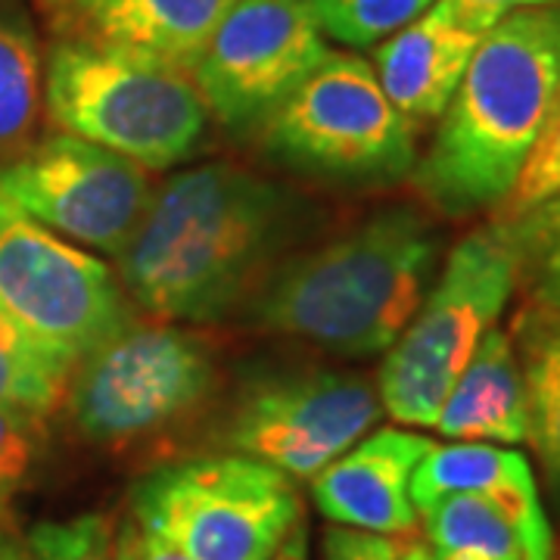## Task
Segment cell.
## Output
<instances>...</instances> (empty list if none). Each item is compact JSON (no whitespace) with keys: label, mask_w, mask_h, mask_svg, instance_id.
Segmentation results:
<instances>
[{"label":"cell","mask_w":560,"mask_h":560,"mask_svg":"<svg viewBox=\"0 0 560 560\" xmlns=\"http://www.w3.org/2000/svg\"><path fill=\"white\" fill-rule=\"evenodd\" d=\"M318 209L302 194L228 162L178 172L153 190L119 280L156 320L241 315L280 261L312 241Z\"/></svg>","instance_id":"1"},{"label":"cell","mask_w":560,"mask_h":560,"mask_svg":"<svg viewBox=\"0 0 560 560\" xmlns=\"http://www.w3.org/2000/svg\"><path fill=\"white\" fill-rule=\"evenodd\" d=\"M440 261L436 221L418 206L393 202L280 261L241 315L334 355H381L415 318Z\"/></svg>","instance_id":"2"},{"label":"cell","mask_w":560,"mask_h":560,"mask_svg":"<svg viewBox=\"0 0 560 560\" xmlns=\"http://www.w3.org/2000/svg\"><path fill=\"white\" fill-rule=\"evenodd\" d=\"M560 88V3L499 20L436 121L411 180L445 219L499 209Z\"/></svg>","instance_id":"3"},{"label":"cell","mask_w":560,"mask_h":560,"mask_svg":"<svg viewBox=\"0 0 560 560\" xmlns=\"http://www.w3.org/2000/svg\"><path fill=\"white\" fill-rule=\"evenodd\" d=\"M224 386L221 349L197 327L135 318L72 368L62 405L79 436L135 452L190 430Z\"/></svg>","instance_id":"4"},{"label":"cell","mask_w":560,"mask_h":560,"mask_svg":"<svg viewBox=\"0 0 560 560\" xmlns=\"http://www.w3.org/2000/svg\"><path fill=\"white\" fill-rule=\"evenodd\" d=\"M44 113L66 135L172 168L200 150L209 125L190 72L138 54L57 40L44 69Z\"/></svg>","instance_id":"5"},{"label":"cell","mask_w":560,"mask_h":560,"mask_svg":"<svg viewBox=\"0 0 560 560\" xmlns=\"http://www.w3.org/2000/svg\"><path fill=\"white\" fill-rule=\"evenodd\" d=\"M517 290V259L504 221L460 237L415 318L386 349L377 393L401 427H433L477 342L499 324Z\"/></svg>","instance_id":"6"},{"label":"cell","mask_w":560,"mask_h":560,"mask_svg":"<svg viewBox=\"0 0 560 560\" xmlns=\"http://www.w3.org/2000/svg\"><path fill=\"white\" fill-rule=\"evenodd\" d=\"M259 138L278 165L327 184H396L418 162L415 128L383 94L374 66L355 54H327Z\"/></svg>","instance_id":"7"},{"label":"cell","mask_w":560,"mask_h":560,"mask_svg":"<svg viewBox=\"0 0 560 560\" xmlns=\"http://www.w3.org/2000/svg\"><path fill=\"white\" fill-rule=\"evenodd\" d=\"M131 517L190 560H271L302 523V499L271 464L237 452L200 455L140 477Z\"/></svg>","instance_id":"8"},{"label":"cell","mask_w":560,"mask_h":560,"mask_svg":"<svg viewBox=\"0 0 560 560\" xmlns=\"http://www.w3.org/2000/svg\"><path fill=\"white\" fill-rule=\"evenodd\" d=\"M0 308L72 368L138 318L109 265L7 200H0Z\"/></svg>","instance_id":"9"},{"label":"cell","mask_w":560,"mask_h":560,"mask_svg":"<svg viewBox=\"0 0 560 560\" xmlns=\"http://www.w3.org/2000/svg\"><path fill=\"white\" fill-rule=\"evenodd\" d=\"M383 405L371 377L337 368H296L243 383L221 442L237 455L312 480L374 430Z\"/></svg>","instance_id":"10"},{"label":"cell","mask_w":560,"mask_h":560,"mask_svg":"<svg viewBox=\"0 0 560 560\" xmlns=\"http://www.w3.org/2000/svg\"><path fill=\"white\" fill-rule=\"evenodd\" d=\"M153 190L150 168L66 131L0 165V200L106 256H119L135 237Z\"/></svg>","instance_id":"11"},{"label":"cell","mask_w":560,"mask_h":560,"mask_svg":"<svg viewBox=\"0 0 560 560\" xmlns=\"http://www.w3.org/2000/svg\"><path fill=\"white\" fill-rule=\"evenodd\" d=\"M308 0H234L190 69L209 116L259 131L327 57Z\"/></svg>","instance_id":"12"},{"label":"cell","mask_w":560,"mask_h":560,"mask_svg":"<svg viewBox=\"0 0 560 560\" xmlns=\"http://www.w3.org/2000/svg\"><path fill=\"white\" fill-rule=\"evenodd\" d=\"M489 28L460 0H436L418 20L377 44V81L415 135L440 121Z\"/></svg>","instance_id":"13"},{"label":"cell","mask_w":560,"mask_h":560,"mask_svg":"<svg viewBox=\"0 0 560 560\" xmlns=\"http://www.w3.org/2000/svg\"><path fill=\"white\" fill-rule=\"evenodd\" d=\"M433 440L383 427L361 436L349 452L312 477V501L337 526H352L381 536H415L418 508L411 501V474Z\"/></svg>","instance_id":"14"},{"label":"cell","mask_w":560,"mask_h":560,"mask_svg":"<svg viewBox=\"0 0 560 560\" xmlns=\"http://www.w3.org/2000/svg\"><path fill=\"white\" fill-rule=\"evenodd\" d=\"M57 40L194 69L234 0H38Z\"/></svg>","instance_id":"15"},{"label":"cell","mask_w":560,"mask_h":560,"mask_svg":"<svg viewBox=\"0 0 560 560\" xmlns=\"http://www.w3.org/2000/svg\"><path fill=\"white\" fill-rule=\"evenodd\" d=\"M455 442H526V393L511 334L499 324L486 330L433 423Z\"/></svg>","instance_id":"16"},{"label":"cell","mask_w":560,"mask_h":560,"mask_svg":"<svg viewBox=\"0 0 560 560\" xmlns=\"http://www.w3.org/2000/svg\"><path fill=\"white\" fill-rule=\"evenodd\" d=\"M420 517L427 560H555L545 511H517L489 495H445Z\"/></svg>","instance_id":"17"},{"label":"cell","mask_w":560,"mask_h":560,"mask_svg":"<svg viewBox=\"0 0 560 560\" xmlns=\"http://www.w3.org/2000/svg\"><path fill=\"white\" fill-rule=\"evenodd\" d=\"M408 492L418 517L445 495H489L517 511H545L529 458L517 448L489 442H433V448L415 467Z\"/></svg>","instance_id":"18"},{"label":"cell","mask_w":560,"mask_h":560,"mask_svg":"<svg viewBox=\"0 0 560 560\" xmlns=\"http://www.w3.org/2000/svg\"><path fill=\"white\" fill-rule=\"evenodd\" d=\"M508 334L526 393V442L539 458L548 495L560 508V312L526 300Z\"/></svg>","instance_id":"19"},{"label":"cell","mask_w":560,"mask_h":560,"mask_svg":"<svg viewBox=\"0 0 560 560\" xmlns=\"http://www.w3.org/2000/svg\"><path fill=\"white\" fill-rule=\"evenodd\" d=\"M44 116L38 38L20 3L0 0V165L35 143Z\"/></svg>","instance_id":"20"},{"label":"cell","mask_w":560,"mask_h":560,"mask_svg":"<svg viewBox=\"0 0 560 560\" xmlns=\"http://www.w3.org/2000/svg\"><path fill=\"white\" fill-rule=\"evenodd\" d=\"M72 364L44 349L0 308V408L47 418L66 396Z\"/></svg>","instance_id":"21"},{"label":"cell","mask_w":560,"mask_h":560,"mask_svg":"<svg viewBox=\"0 0 560 560\" xmlns=\"http://www.w3.org/2000/svg\"><path fill=\"white\" fill-rule=\"evenodd\" d=\"M517 259V287L529 302L560 312V194L514 219H499Z\"/></svg>","instance_id":"22"},{"label":"cell","mask_w":560,"mask_h":560,"mask_svg":"<svg viewBox=\"0 0 560 560\" xmlns=\"http://www.w3.org/2000/svg\"><path fill=\"white\" fill-rule=\"evenodd\" d=\"M436 0H308L320 35L342 47H377Z\"/></svg>","instance_id":"23"},{"label":"cell","mask_w":560,"mask_h":560,"mask_svg":"<svg viewBox=\"0 0 560 560\" xmlns=\"http://www.w3.org/2000/svg\"><path fill=\"white\" fill-rule=\"evenodd\" d=\"M44 445V418L0 408V529L16 533V495Z\"/></svg>","instance_id":"24"},{"label":"cell","mask_w":560,"mask_h":560,"mask_svg":"<svg viewBox=\"0 0 560 560\" xmlns=\"http://www.w3.org/2000/svg\"><path fill=\"white\" fill-rule=\"evenodd\" d=\"M560 194V88L558 97L548 109V119L541 125L539 138L533 143L529 156L523 160V168L511 194L501 202L495 219H514L526 209L539 206Z\"/></svg>","instance_id":"25"},{"label":"cell","mask_w":560,"mask_h":560,"mask_svg":"<svg viewBox=\"0 0 560 560\" xmlns=\"http://www.w3.org/2000/svg\"><path fill=\"white\" fill-rule=\"evenodd\" d=\"M25 545L35 560H116L113 521L103 514H81L62 523H38L32 526Z\"/></svg>","instance_id":"26"},{"label":"cell","mask_w":560,"mask_h":560,"mask_svg":"<svg viewBox=\"0 0 560 560\" xmlns=\"http://www.w3.org/2000/svg\"><path fill=\"white\" fill-rule=\"evenodd\" d=\"M401 545L393 536L352 526H327L320 536V560H399Z\"/></svg>","instance_id":"27"},{"label":"cell","mask_w":560,"mask_h":560,"mask_svg":"<svg viewBox=\"0 0 560 560\" xmlns=\"http://www.w3.org/2000/svg\"><path fill=\"white\" fill-rule=\"evenodd\" d=\"M116 560H190L178 545L160 536L156 529L140 526L135 517L121 523L119 539H116Z\"/></svg>","instance_id":"28"},{"label":"cell","mask_w":560,"mask_h":560,"mask_svg":"<svg viewBox=\"0 0 560 560\" xmlns=\"http://www.w3.org/2000/svg\"><path fill=\"white\" fill-rule=\"evenodd\" d=\"M474 16H480L486 25H495L514 10H529V7H555L560 0H460Z\"/></svg>","instance_id":"29"},{"label":"cell","mask_w":560,"mask_h":560,"mask_svg":"<svg viewBox=\"0 0 560 560\" xmlns=\"http://www.w3.org/2000/svg\"><path fill=\"white\" fill-rule=\"evenodd\" d=\"M271 560H308V533L302 523L280 541V548L271 555Z\"/></svg>","instance_id":"30"},{"label":"cell","mask_w":560,"mask_h":560,"mask_svg":"<svg viewBox=\"0 0 560 560\" xmlns=\"http://www.w3.org/2000/svg\"><path fill=\"white\" fill-rule=\"evenodd\" d=\"M28 558V545L16 533L0 529V560H25Z\"/></svg>","instance_id":"31"},{"label":"cell","mask_w":560,"mask_h":560,"mask_svg":"<svg viewBox=\"0 0 560 560\" xmlns=\"http://www.w3.org/2000/svg\"><path fill=\"white\" fill-rule=\"evenodd\" d=\"M399 560H427V548L423 545H408V548H401Z\"/></svg>","instance_id":"32"},{"label":"cell","mask_w":560,"mask_h":560,"mask_svg":"<svg viewBox=\"0 0 560 560\" xmlns=\"http://www.w3.org/2000/svg\"><path fill=\"white\" fill-rule=\"evenodd\" d=\"M25 560H35V555H32V551H28V558H25Z\"/></svg>","instance_id":"33"}]
</instances>
